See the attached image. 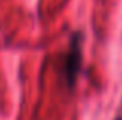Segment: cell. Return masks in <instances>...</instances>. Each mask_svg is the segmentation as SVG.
<instances>
[{"instance_id": "cell-1", "label": "cell", "mask_w": 122, "mask_h": 120, "mask_svg": "<svg viewBox=\"0 0 122 120\" xmlns=\"http://www.w3.org/2000/svg\"><path fill=\"white\" fill-rule=\"evenodd\" d=\"M82 45H83V34L82 31H74L70 37V43L65 54L62 55L60 62V78L65 83L66 88L73 89L77 82L79 72L82 69L83 54H82Z\"/></svg>"}, {"instance_id": "cell-2", "label": "cell", "mask_w": 122, "mask_h": 120, "mask_svg": "<svg viewBox=\"0 0 122 120\" xmlns=\"http://www.w3.org/2000/svg\"><path fill=\"white\" fill-rule=\"evenodd\" d=\"M116 120H122V115H121V117H117V119H116Z\"/></svg>"}]
</instances>
